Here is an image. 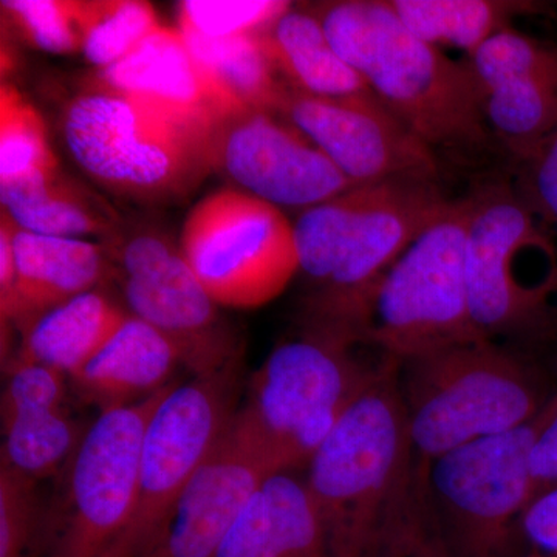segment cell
I'll return each instance as SVG.
<instances>
[{
  "instance_id": "6da1fadb",
  "label": "cell",
  "mask_w": 557,
  "mask_h": 557,
  "mask_svg": "<svg viewBox=\"0 0 557 557\" xmlns=\"http://www.w3.org/2000/svg\"><path fill=\"white\" fill-rule=\"evenodd\" d=\"M313 10L339 57L421 141L432 149L486 145L485 95L468 61L412 35L388 0H341Z\"/></svg>"
},
{
  "instance_id": "7a4b0ae2",
  "label": "cell",
  "mask_w": 557,
  "mask_h": 557,
  "mask_svg": "<svg viewBox=\"0 0 557 557\" xmlns=\"http://www.w3.org/2000/svg\"><path fill=\"white\" fill-rule=\"evenodd\" d=\"M307 469L333 557H361L416 479L397 359L384 355Z\"/></svg>"
},
{
  "instance_id": "3957f363",
  "label": "cell",
  "mask_w": 557,
  "mask_h": 557,
  "mask_svg": "<svg viewBox=\"0 0 557 557\" xmlns=\"http://www.w3.org/2000/svg\"><path fill=\"white\" fill-rule=\"evenodd\" d=\"M399 392L418 461L523 426L549 401L536 370L490 339L399 362Z\"/></svg>"
},
{
  "instance_id": "277c9868",
  "label": "cell",
  "mask_w": 557,
  "mask_h": 557,
  "mask_svg": "<svg viewBox=\"0 0 557 557\" xmlns=\"http://www.w3.org/2000/svg\"><path fill=\"white\" fill-rule=\"evenodd\" d=\"M214 132L97 83L72 98L62 116L81 170L102 188L143 201L178 199L196 188L214 170Z\"/></svg>"
},
{
  "instance_id": "5b68a950",
  "label": "cell",
  "mask_w": 557,
  "mask_h": 557,
  "mask_svg": "<svg viewBox=\"0 0 557 557\" xmlns=\"http://www.w3.org/2000/svg\"><path fill=\"white\" fill-rule=\"evenodd\" d=\"M359 341L306 324L269 355L237 418L278 472L311 457L379 369L357 357Z\"/></svg>"
},
{
  "instance_id": "8992f818",
  "label": "cell",
  "mask_w": 557,
  "mask_h": 557,
  "mask_svg": "<svg viewBox=\"0 0 557 557\" xmlns=\"http://www.w3.org/2000/svg\"><path fill=\"white\" fill-rule=\"evenodd\" d=\"M556 398L523 426L417 460L424 505L450 557H519L512 542L534 498L530 454Z\"/></svg>"
},
{
  "instance_id": "52a82bcc",
  "label": "cell",
  "mask_w": 557,
  "mask_h": 557,
  "mask_svg": "<svg viewBox=\"0 0 557 557\" xmlns=\"http://www.w3.org/2000/svg\"><path fill=\"white\" fill-rule=\"evenodd\" d=\"M468 222V197L450 201L394 263L373 295L366 344L403 362L482 339L469 313Z\"/></svg>"
},
{
  "instance_id": "ba28073f",
  "label": "cell",
  "mask_w": 557,
  "mask_h": 557,
  "mask_svg": "<svg viewBox=\"0 0 557 557\" xmlns=\"http://www.w3.org/2000/svg\"><path fill=\"white\" fill-rule=\"evenodd\" d=\"M178 245L223 309L267 306L300 271L295 228L284 211L236 186H223L194 205Z\"/></svg>"
},
{
  "instance_id": "9c48e42d",
  "label": "cell",
  "mask_w": 557,
  "mask_h": 557,
  "mask_svg": "<svg viewBox=\"0 0 557 557\" xmlns=\"http://www.w3.org/2000/svg\"><path fill=\"white\" fill-rule=\"evenodd\" d=\"M171 386L90 424L67 463L61 500L44 518L42 557L110 555L134 512L146 428Z\"/></svg>"
},
{
  "instance_id": "30bf717a",
  "label": "cell",
  "mask_w": 557,
  "mask_h": 557,
  "mask_svg": "<svg viewBox=\"0 0 557 557\" xmlns=\"http://www.w3.org/2000/svg\"><path fill=\"white\" fill-rule=\"evenodd\" d=\"M237 370L172 383L143 438L129 525L108 557H143L159 542L197 469L233 420Z\"/></svg>"
},
{
  "instance_id": "8fae6325",
  "label": "cell",
  "mask_w": 557,
  "mask_h": 557,
  "mask_svg": "<svg viewBox=\"0 0 557 557\" xmlns=\"http://www.w3.org/2000/svg\"><path fill=\"white\" fill-rule=\"evenodd\" d=\"M465 271L469 313L482 339L515 335L544 318L556 289L523 276V259L556 249L525 201L509 183H487L468 196Z\"/></svg>"
},
{
  "instance_id": "7c38bea8",
  "label": "cell",
  "mask_w": 557,
  "mask_h": 557,
  "mask_svg": "<svg viewBox=\"0 0 557 557\" xmlns=\"http://www.w3.org/2000/svg\"><path fill=\"white\" fill-rule=\"evenodd\" d=\"M131 314L171 341L193 376H218L240 368V341L220 307L190 270L178 244L159 231L112 237Z\"/></svg>"
},
{
  "instance_id": "4fadbf2b",
  "label": "cell",
  "mask_w": 557,
  "mask_h": 557,
  "mask_svg": "<svg viewBox=\"0 0 557 557\" xmlns=\"http://www.w3.org/2000/svg\"><path fill=\"white\" fill-rule=\"evenodd\" d=\"M435 180L394 178L369 185L338 262L309 306L307 324L366 344L373 295L406 249L448 209Z\"/></svg>"
},
{
  "instance_id": "5bb4252c",
  "label": "cell",
  "mask_w": 557,
  "mask_h": 557,
  "mask_svg": "<svg viewBox=\"0 0 557 557\" xmlns=\"http://www.w3.org/2000/svg\"><path fill=\"white\" fill-rule=\"evenodd\" d=\"M276 113L309 137L354 186L437 177L434 149L373 91L321 98L288 86Z\"/></svg>"
},
{
  "instance_id": "9a60e30c",
  "label": "cell",
  "mask_w": 557,
  "mask_h": 557,
  "mask_svg": "<svg viewBox=\"0 0 557 557\" xmlns=\"http://www.w3.org/2000/svg\"><path fill=\"white\" fill-rule=\"evenodd\" d=\"M212 166L281 209L306 211L354 186L309 137L269 110L226 116L212 137Z\"/></svg>"
},
{
  "instance_id": "2e32d148",
  "label": "cell",
  "mask_w": 557,
  "mask_h": 557,
  "mask_svg": "<svg viewBox=\"0 0 557 557\" xmlns=\"http://www.w3.org/2000/svg\"><path fill=\"white\" fill-rule=\"evenodd\" d=\"M276 472L234 413L180 496L159 542L143 557H214L248 498Z\"/></svg>"
},
{
  "instance_id": "e0dca14e",
  "label": "cell",
  "mask_w": 557,
  "mask_h": 557,
  "mask_svg": "<svg viewBox=\"0 0 557 557\" xmlns=\"http://www.w3.org/2000/svg\"><path fill=\"white\" fill-rule=\"evenodd\" d=\"M97 84L149 102L201 129L214 132L226 119L178 28L161 25L126 58L100 70Z\"/></svg>"
},
{
  "instance_id": "ac0fdd59",
  "label": "cell",
  "mask_w": 557,
  "mask_h": 557,
  "mask_svg": "<svg viewBox=\"0 0 557 557\" xmlns=\"http://www.w3.org/2000/svg\"><path fill=\"white\" fill-rule=\"evenodd\" d=\"M214 557H333L306 479L284 471L263 480Z\"/></svg>"
},
{
  "instance_id": "d6986e66",
  "label": "cell",
  "mask_w": 557,
  "mask_h": 557,
  "mask_svg": "<svg viewBox=\"0 0 557 557\" xmlns=\"http://www.w3.org/2000/svg\"><path fill=\"white\" fill-rule=\"evenodd\" d=\"M16 285L3 322L24 329L65 300L100 287L112 274L108 247L84 239L40 236L14 225Z\"/></svg>"
},
{
  "instance_id": "ffe728a7",
  "label": "cell",
  "mask_w": 557,
  "mask_h": 557,
  "mask_svg": "<svg viewBox=\"0 0 557 557\" xmlns=\"http://www.w3.org/2000/svg\"><path fill=\"white\" fill-rule=\"evenodd\" d=\"M182 366L175 347L159 330L129 313L115 335L73 375L70 383L100 412L152 397L174 381Z\"/></svg>"
},
{
  "instance_id": "44dd1931",
  "label": "cell",
  "mask_w": 557,
  "mask_h": 557,
  "mask_svg": "<svg viewBox=\"0 0 557 557\" xmlns=\"http://www.w3.org/2000/svg\"><path fill=\"white\" fill-rule=\"evenodd\" d=\"M129 313L100 288L65 300L22 329L16 358L39 362L72 379L90 361Z\"/></svg>"
},
{
  "instance_id": "7402d4cb",
  "label": "cell",
  "mask_w": 557,
  "mask_h": 557,
  "mask_svg": "<svg viewBox=\"0 0 557 557\" xmlns=\"http://www.w3.org/2000/svg\"><path fill=\"white\" fill-rule=\"evenodd\" d=\"M262 35L282 78L293 89L321 98L372 91L339 57L313 9L292 7Z\"/></svg>"
},
{
  "instance_id": "603a6c76",
  "label": "cell",
  "mask_w": 557,
  "mask_h": 557,
  "mask_svg": "<svg viewBox=\"0 0 557 557\" xmlns=\"http://www.w3.org/2000/svg\"><path fill=\"white\" fill-rule=\"evenodd\" d=\"M0 201L2 212L17 228L40 236H106L110 240L120 231L115 212L79 183L65 177L61 170L0 186Z\"/></svg>"
},
{
  "instance_id": "cb8c5ba5",
  "label": "cell",
  "mask_w": 557,
  "mask_h": 557,
  "mask_svg": "<svg viewBox=\"0 0 557 557\" xmlns=\"http://www.w3.org/2000/svg\"><path fill=\"white\" fill-rule=\"evenodd\" d=\"M185 38L226 116L252 110L276 112L288 84L282 81L262 33L231 39Z\"/></svg>"
},
{
  "instance_id": "d4e9b609",
  "label": "cell",
  "mask_w": 557,
  "mask_h": 557,
  "mask_svg": "<svg viewBox=\"0 0 557 557\" xmlns=\"http://www.w3.org/2000/svg\"><path fill=\"white\" fill-rule=\"evenodd\" d=\"M406 28L431 46L478 50L511 27L516 17L544 13L545 5L519 0H388Z\"/></svg>"
},
{
  "instance_id": "484cf974",
  "label": "cell",
  "mask_w": 557,
  "mask_h": 557,
  "mask_svg": "<svg viewBox=\"0 0 557 557\" xmlns=\"http://www.w3.org/2000/svg\"><path fill=\"white\" fill-rule=\"evenodd\" d=\"M487 129L518 163L525 161L557 127V81H511L485 94Z\"/></svg>"
},
{
  "instance_id": "4316f807",
  "label": "cell",
  "mask_w": 557,
  "mask_h": 557,
  "mask_svg": "<svg viewBox=\"0 0 557 557\" xmlns=\"http://www.w3.org/2000/svg\"><path fill=\"white\" fill-rule=\"evenodd\" d=\"M2 465L36 482L67 465L87 431L65 408L2 418Z\"/></svg>"
},
{
  "instance_id": "83f0119b",
  "label": "cell",
  "mask_w": 557,
  "mask_h": 557,
  "mask_svg": "<svg viewBox=\"0 0 557 557\" xmlns=\"http://www.w3.org/2000/svg\"><path fill=\"white\" fill-rule=\"evenodd\" d=\"M61 170L49 132L20 90L0 87V186L16 185Z\"/></svg>"
},
{
  "instance_id": "f1b7e54d",
  "label": "cell",
  "mask_w": 557,
  "mask_h": 557,
  "mask_svg": "<svg viewBox=\"0 0 557 557\" xmlns=\"http://www.w3.org/2000/svg\"><path fill=\"white\" fill-rule=\"evenodd\" d=\"M369 185L351 186L332 199L300 212L293 223L299 269L324 287L332 277L348 231L368 200Z\"/></svg>"
},
{
  "instance_id": "f546056e",
  "label": "cell",
  "mask_w": 557,
  "mask_h": 557,
  "mask_svg": "<svg viewBox=\"0 0 557 557\" xmlns=\"http://www.w3.org/2000/svg\"><path fill=\"white\" fill-rule=\"evenodd\" d=\"M81 51L104 70L126 58L161 27L156 10L141 0L79 2Z\"/></svg>"
},
{
  "instance_id": "4dcf8cb0",
  "label": "cell",
  "mask_w": 557,
  "mask_h": 557,
  "mask_svg": "<svg viewBox=\"0 0 557 557\" xmlns=\"http://www.w3.org/2000/svg\"><path fill=\"white\" fill-rule=\"evenodd\" d=\"M467 61L483 95L511 81H557V46L541 42L512 27L491 36Z\"/></svg>"
},
{
  "instance_id": "1f68e13d",
  "label": "cell",
  "mask_w": 557,
  "mask_h": 557,
  "mask_svg": "<svg viewBox=\"0 0 557 557\" xmlns=\"http://www.w3.org/2000/svg\"><path fill=\"white\" fill-rule=\"evenodd\" d=\"M292 3L282 0H185L178 30L201 39H231L269 30Z\"/></svg>"
},
{
  "instance_id": "d6a6232c",
  "label": "cell",
  "mask_w": 557,
  "mask_h": 557,
  "mask_svg": "<svg viewBox=\"0 0 557 557\" xmlns=\"http://www.w3.org/2000/svg\"><path fill=\"white\" fill-rule=\"evenodd\" d=\"M361 557H450L424 505L418 467L408 494L370 539Z\"/></svg>"
},
{
  "instance_id": "836d02e7",
  "label": "cell",
  "mask_w": 557,
  "mask_h": 557,
  "mask_svg": "<svg viewBox=\"0 0 557 557\" xmlns=\"http://www.w3.org/2000/svg\"><path fill=\"white\" fill-rule=\"evenodd\" d=\"M38 482L0 467V557H42L44 516Z\"/></svg>"
},
{
  "instance_id": "e575fe53",
  "label": "cell",
  "mask_w": 557,
  "mask_h": 557,
  "mask_svg": "<svg viewBox=\"0 0 557 557\" xmlns=\"http://www.w3.org/2000/svg\"><path fill=\"white\" fill-rule=\"evenodd\" d=\"M2 11L22 38L53 54L81 51L79 2L72 0H2Z\"/></svg>"
},
{
  "instance_id": "d590c367",
  "label": "cell",
  "mask_w": 557,
  "mask_h": 557,
  "mask_svg": "<svg viewBox=\"0 0 557 557\" xmlns=\"http://www.w3.org/2000/svg\"><path fill=\"white\" fill-rule=\"evenodd\" d=\"M69 376L39 362L14 358L2 394V418L64 408Z\"/></svg>"
},
{
  "instance_id": "8d00e7d4",
  "label": "cell",
  "mask_w": 557,
  "mask_h": 557,
  "mask_svg": "<svg viewBox=\"0 0 557 557\" xmlns=\"http://www.w3.org/2000/svg\"><path fill=\"white\" fill-rule=\"evenodd\" d=\"M520 164L516 189L552 236H557V127Z\"/></svg>"
},
{
  "instance_id": "74e56055",
  "label": "cell",
  "mask_w": 557,
  "mask_h": 557,
  "mask_svg": "<svg viewBox=\"0 0 557 557\" xmlns=\"http://www.w3.org/2000/svg\"><path fill=\"white\" fill-rule=\"evenodd\" d=\"M519 533L533 552L557 557V486L531 500L519 520Z\"/></svg>"
},
{
  "instance_id": "f35d334b",
  "label": "cell",
  "mask_w": 557,
  "mask_h": 557,
  "mask_svg": "<svg viewBox=\"0 0 557 557\" xmlns=\"http://www.w3.org/2000/svg\"><path fill=\"white\" fill-rule=\"evenodd\" d=\"M530 471L534 497L557 486V398L552 417L539 432L531 449Z\"/></svg>"
},
{
  "instance_id": "ab89813d",
  "label": "cell",
  "mask_w": 557,
  "mask_h": 557,
  "mask_svg": "<svg viewBox=\"0 0 557 557\" xmlns=\"http://www.w3.org/2000/svg\"><path fill=\"white\" fill-rule=\"evenodd\" d=\"M16 285V256H14V223L2 212L0 223V313L9 310Z\"/></svg>"
},
{
  "instance_id": "60d3db41",
  "label": "cell",
  "mask_w": 557,
  "mask_h": 557,
  "mask_svg": "<svg viewBox=\"0 0 557 557\" xmlns=\"http://www.w3.org/2000/svg\"><path fill=\"white\" fill-rule=\"evenodd\" d=\"M519 557H556V556H548V555H544V553L533 552V549H530V553H527V555H522Z\"/></svg>"
}]
</instances>
